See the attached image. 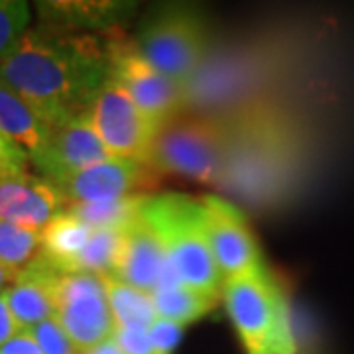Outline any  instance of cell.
Returning <instances> with one entry per match:
<instances>
[{
	"instance_id": "7c38bea8",
	"label": "cell",
	"mask_w": 354,
	"mask_h": 354,
	"mask_svg": "<svg viewBox=\"0 0 354 354\" xmlns=\"http://www.w3.org/2000/svg\"><path fill=\"white\" fill-rule=\"evenodd\" d=\"M114 279L124 281L130 288L148 295L156 290L181 283L167 262L162 242L142 215L122 232Z\"/></svg>"
},
{
	"instance_id": "cb8c5ba5",
	"label": "cell",
	"mask_w": 354,
	"mask_h": 354,
	"mask_svg": "<svg viewBox=\"0 0 354 354\" xmlns=\"http://www.w3.org/2000/svg\"><path fill=\"white\" fill-rule=\"evenodd\" d=\"M30 30V4L24 0H0V62L6 59Z\"/></svg>"
},
{
	"instance_id": "277c9868",
	"label": "cell",
	"mask_w": 354,
	"mask_h": 354,
	"mask_svg": "<svg viewBox=\"0 0 354 354\" xmlns=\"http://www.w3.org/2000/svg\"><path fill=\"white\" fill-rule=\"evenodd\" d=\"M221 297L246 354H297L288 297L260 268L225 281Z\"/></svg>"
},
{
	"instance_id": "83f0119b",
	"label": "cell",
	"mask_w": 354,
	"mask_h": 354,
	"mask_svg": "<svg viewBox=\"0 0 354 354\" xmlns=\"http://www.w3.org/2000/svg\"><path fill=\"white\" fill-rule=\"evenodd\" d=\"M28 165H30L28 156L0 134V179L6 176L24 174L28 171Z\"/></svg>"
},
{
	"instance_id": "e0dca14e",
	"label": "cell",
	"mask_w": 354,
	"mask_h": 354,
	"mask_svg": "<svg viewBox=\"0 0 354 354\" xmlns=\"http://www.w3.org/2000/svg\"><path fill=\"white\" fill-rule=\"evenodd\" d=\"M39 26L64 34H88V30L116 28L130 12L122 2H38Z\"/></svg>"
},
{
	"instance_id": "ffe728a7",
	"label": "cell",
	"mask_w": 354,
	"mask_h": 354,
	"mask_svg": "<svg viewBox=\"0 0 354 354\" xmlns=\"http://www.w3.org/2000/svg\"><path fill=\"white\" fill-rule=\"evenodd\" d=\"M148 197L150 195H134L116 201L67 203L65 211L93 230H124L142 215V205Z\"/></svg>"
},
{
	"instance_id": "d6986e66",
	"label": "cell",
	"mask_w": 354,
	"mask_h": 354,
	"mask_svg": "<svg viewBox=\"0 0 354 354\" xmlns=\"http://www.w3.org/2000/svg\"><path fill=\"white\" fill-rule=\"evenodd\" d=\"M150 297H152L156 315L160 319L174 321L181 327L195 323L197 319L211 313L218 301L216 297H211L183 283L152 291Z\"/></svg>"
},
{
	"instance_id": "484cf974",
	"label": "cell",
	"mask_w": 354,
	"mask_h": 354,
	"mask_svg": "<svg viewBox=\"0 0 354 354\" xmlns=\"http://www.w3.org/2000/svg\"><path fill=\"white\" fill-rule=\"evenodd\" d=\"M113 339L122 354H156L150 330L146 327H118L116 325Z\"/></svg>"
},
{
	"instance_id": "9c48e42d",
	"label": "cell",
	"mask_w": 354,
	"mask_h": 354,
	"mask_svg": "<svg viewBox=\"0 0 354 354\" xmlns=\"http://www.w3.org/2000/svg\"><path fill=\"white\" fill-rule=\"evenodd\" d=\"M55 319L79 354L109 341L116 321L102 278L93 274H62L55 288Z\"/></svg>"
},
{
	"instance_id": "ba28073f",
	"label": "cell",
	"mask_w": 354,
	"mask_h": 354,
	"mask_svg": "<svg viewBox=\"0 0 354 354\" xmlns=\"http://www.w3.org/2000/svg\"><path fill=\"white\" fill-rule=\"evenodd\" d=\"M93 127L113 158L148 164L162 128L153 124L111 77L88 109Z\"/></svg>"
},
{
	"instance_id": "4dcf8cb0",
	"label": "cell",
	"mask_w": 354,
	"mask_h": 354,
	"mask_svg": "<svg viewBox=\"0 0 354 354\" xmlns=\"http://www.w3.org/2000/svg\"><path fill=\"white\" fill-rule=\"evenodd\" d=\"M83 354H122V351L118 348V344L114 341L113 337L109 339V341L101 342V344H97V346H93L91 351Z\"/></svg>"
},
{
	"instance_id": "ac0fdd59",
	"label": "cell",
	"mask_w": 354,
	"mask_h": 354,
	"mask_svg": "<svg viewBox=\"0 0 354 354\" xmlns=\"http://www.w3.org/2000/svg\"><path fill=\"white\" fill-rule=\"evenodd\" d=\"M93 228L79 221L67 211L55 215L41 230L39 254L50 262L59 274H64L69 262L81 252L93 236Z\"/></svg>"
},
{
	"instance_id": "5bb4252c",
	"label": "cell",
	"mask_w": 354,
	"mask_h": 354,
	"mask_svg": "<svg viewBox=\"0 0 354 354\" xmlns=\"http://www.w3.org/2000/svg\"><path fill=\"white\" fill-rule=\"evenodd\" d=\"M67 207L62 189L36 174H16L0 179V221L44 230Z\"/></svg>"
},
{
	"instance_id": "4fadbf2b",
	"label": "cell",
	"mask_w": 354,
	"mask_h": 354,
	"mask_svg": "<svg viewBox=\"0 0 354 354\" xmlns=\"http://www.w3.org/2000/svg\"><path fill=\"white\" fill-rule=\"evenodd\" d=\"M111 158L113 156L93 127L91 114L85 113L53 128L50 144L34 167L41 177L55 181Z\"/></svg>"
},
{
	"instance_id": "3957f363",
	"label": "cell",
	"mask_w": 354,
	"mask_h": 354,
	"mask_svg": "<svg viewBox=\"0 0 354 354\" xmlns=\"http://www.w3.org/2000/svg\"><path fill=\"white\" fill-rule=\"evenodd\" d=\"M142 218L162 242L179 281L218 299L225 279L209 248L201 199L183 193L150 195L142 205Z\"/></svg>"
},
{
	"instance_id": "52a82bcc",
	"label": "cell",
	"mask_w": 354,
	"mask_h": 354,
	"mask_svg": "<svg viewBox=\"0 0 354 354\" xmlns=\"http://www.w3.org/2000/svg\"><path fill=\"white\" fill-rule=\"evenodd\" d=\"M104 50L109 57V77L127 91L128 97L153 124L164 128L185 113V91L160 73L140 53L134 39L127 38L118 30H111L104 39Z\"/></svg>"
},
{
	"instance_id": "f1b7e54d",
	"label": "cell",
	"mask_w": 354,
	"mask_h": 354,
	"mask_svg": "<svg viewBox=\"0 0 354 354\" xmlns=\"http://www.w3.org/2000/svg\"><path fill=\"white\" fill-rule=\"evenodd\" d=\"M0 354H44L38 342L28 330H20L16 337H12L8 342L0 346Z\"/></svg>"
},
{
	"instance_id": "44dd1931",
	"label": "cell",
	"mask_w": 354,
	"mask_h": 354,
	"mask_svg": "<svg viewBox=\"0 0 354 354\" xmlns=\"http://www.w3.org/2000/svg\"><path fill=\"white\" fill-rule=\"evenodd\" d=\"M124 230H95L88 244L65 268L64 274H93L114 278Z\"/></svg>"
},
{
	"instance_id": "7402d4cb",
	"label": "cell",
	"mask_w": 354,
	"mask_h": 354,
	"mask_svg": "<svg viewBox=\"0 0 354 354\" xmlns=\"http://www.w3.org/2000/svg\"><path fill=\"white\" fill-rule=\"evenodd\" d=\"M106 299L111 305L114 321L118 327H146L150 329L158 319L152 297L144 291L130 288L124 281L114 278H102Z\"/></svg>"
},
{
	"instance_id": "2e32d148",
	"label": "cell",
	"mask_w": 354,
	"mask_h": 354,
	"mask_svg": "<svg viewBox=\"0 0 354 354\" xmlns=\"http://www.w3.org/2000/svg\"><path fill=\"white\" fill-rule=\"evenodd\" d=\"M0 134L34 165L50 144L53 128L28 102L0 81Z\"/></svg>"
},
{
	"instance_id": "30bf717a",
	"label": "cell",
	"mask_w": 354,
	"mask_h": 354,
	"mask_svg": "<svg viewBox=\"0 0 354 354\" xmlns=\"http://www.w3.org/2000/svg\"><path fill=\"white\" fill-rule=\"evenodd\" d=\"M201 207L209 248L225 281L264 268L258 241L234 203L218 195H205Z\"/></svg>"
},
{
	"instance_id": "9a60e30c",
	"label": "cell",
	"mask_w": 354,
	"mask_h": 354,
	"mask_svg": "<svg viewBox=\"0 0 354 354\" xmlns=\"http://www.w3.org/2000/svg\"><path fill=\"white\" fill-rule=\"evenodd\" d=\"M59 276L62 274L38 252L4 290L20 329H32L41 321L55 317V288Z\"/></svg>"
},
{
	"instance_id": "603a6c76",
	"label": "cell",
	"mask_w": 354,
	"mask_h": 354,
	"mask_svg": "<svg viewBox=\"0 0 354 354\" xmlns=\"http://www.w3.org/2000/svg\"><path fill=\"white\" fill-rule=\"evenodd\" d=\"M41 248V230L0 221V266L20 274Z\"/></svg>"
},
{
	"instance_id": "1f68e13d",
	"label": "cell",
	"mask_w": 354,
	"mask_h": 354,
	"mask_svg": "<svg viewBox=\"0 0 354 354\" xmlns=\"http://www.w3.org/2000/svg\"><path fill=\"white\" fill-rule=\"evenodd\" d=\"M16 276H18V274H14V272H10V270H6V268L0 266V291L6 290V288L12 283Z\"/></svg>"
},
{
	"instance_id": "4316f807",
	"label": "cell",
	"mask_w": 354,
	"mask_h": 354,
	"mask_svg": "<svg viewBox=\"0 0 354 354\" xmlns=\"http://www.w3.org/2000/svg\"><path fill=\"white\" fill-rule=\"evenodd\" d=\"M148 330H150V339H152L156 354H174L177 344L181 341V335H183L181 325L167 321V319H160V317L153 321Z\"/></svg>"
},
{
	"instance_id": "d4e9b609",
	"label": "cell",
	"mask_w": 354,
	"mask_h": 354,
	"mask_svg": "<svg viewBox=\"0 0 354 354\" xmlns=\"http://www.w3.org/2000/svg\"><path fill=\"white\" fill-rule=\"evenodd\" d=\"M28 333L34 337V341L38 342L44 354H79L75 344L67 337V333L57 323L55 317L41 321L36 327L28 329Z\"/></svg>"
},
{
	"instance_id": "8992f818",
	"label": "cell",
	"mask_w": 354,
	"mask_h": 354,
	"mask_svg": "<svg viewBox=\"0 0 354 354\" xmlns=\"http://www.w3.org/2000/svg\"><path fill=\"white\" fill-rule=\"evenodd\" d=\"M140 53L179 87H189L209 55L205 26L187 8L153 12L134 39Z\"/></svg>"
},
{
	"instance_id": "6da1fadb",
	"label": "cell",
	"mask_w": 354,
	"mask_h": 354,
	"mask_svg": "<svg viewBox=\"0 0 354 354\" xmlns=\"http://www.w3.org/2000/svg\"><path fill=\"white\" fill-rule=\"evenodd\" d=\"M109 79L104 41L91 34L30 28L0 62V81L18 93L51 128L88 113Z\"/></svg>"
},
{
	"instance_id": "f546056e",
	"label": "cell",
	"mask_w": 354,
	"mask_h": 354,
	"mask_svg": "<svg viewBox=\"0 0 354 354\" xmlns=\"http://www.w3.org/2000/svg\"><path fill=\"white\" fill-rule=\"evenodd\" d=\"M20 330L22 329L18 327L12 311L8 307V301H6V291H0V346L16 337Z\"/></svg>"
},
{
	"instance_id": "8fae6325",
	"label": "cell",
	"mask_w": 354,
	"mask_h": 354,
	"mask_svg": "<svg viewBox=\"0 0 354 354\" xmlns=\"http://www.w3.org/2000/svg\"><path fill=\"white\" fill-rule=\"evenodd\" d=\"M158 177L160 174L148 164L111 158L51 183L62 189L67 203H102L150 195V189L158 185Z\"/></svg>"
},
{
	"instance_id": "7a4b0ae2",
	"label": "cell",
	"mask_w": 354,
	"mask_h": 354,
	"mask_svg": "<svg viewBox=\"0 0 354 354\" xmlns=\"http://www.w3.org/2000/svg\"><path fill=\"white\" fill-rule=\"evenodd\" d=\"M227 120L230 142L221 187L246 201H281L297 187L307 165L304 130L270 106H246Z\"/></svg>"
},
{
	"instance_id": "5b68a950",
	"label": "cell",
	"mask_w": 354,
	"mask_h": 354,
	"mask_svg": "<svg viewBox=\"0 0 354 354\" xmlns=\"http://www.w3.org/2000/svg\"><path fill=\"white\" fill-rule=\"evenodd\" d=\"M228 142L227 118L181 114L160 130L148 165L160 176L174 174L218 187L227 169Z\"/></svg>"
}]
</instances>
